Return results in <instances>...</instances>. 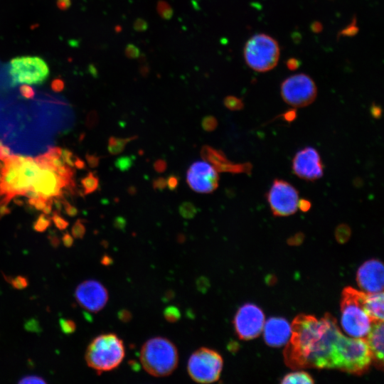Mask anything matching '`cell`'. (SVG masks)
<instances>
[{
  "instance_id": "9c48e42d",
  "label": "cell",
  "mask_w": 384,
  "mask_h": 384,
  "mask_svg": "<svg viewBox=\"0 0 384 384\" xmlns=\"http://www.w3.org/2000/svg\"><path fill=\"white\" fill-rule=\"evenodd\" d=\"M223 366V358L217 351L202 347L190 356L187 370L191 378L195 382L212 383L219 379Z\"/></svg>"
},
{
  "instance_id": "4fadbf2b",
  "label": "cell",
  "mask_w": 384,
  "mask_h": 384,
  "mask_svg": "<svg viewBox=\"0 0 384 384\" xmlns=\"http://www.w3.org/2000/svg\"><path fill=\"white\" fill-rule=\"evenodd\" d=\"M292 170L305 181H314L321 178L324 166L319 152L311 146L297 151L292 160Z\"/></svg>"
},
{
  "instance_id": "83f0119b",
  "label": "cell",
  "mask_w": 384,
  "mask_h": 384,
  "mask_svg": "<svg viewBox=\"0 0 384 384\" xmlns=\"http://www.w3.org/2000/svg\"><path fill=\"white\" fill-rule=\"evenodd\" d=\"M217 119L212 115H208L203 118L201 121L202 128L206 132H213L218 127Z\"/></svg>"
},
{
  "instance_id": "44dd1931",
  "label": "cell",
  "mask_w": 384,
  "mask_h": 384,
  "mask_svg": "<svg viewBox=\"0 0 384 384\" xmlns=\"http://www.w3.org/2000/svg\"><path fill=\"white\" fill-rule=\"evenodd\" d=\"M137 137L138 136L137 135L126 138H119L112 136L108 140V151L112 155H117L124 151L126 145L129 142L137 139Z\"/></svg>"
},
{
  "instance_id": "ffe728a7",
  "label": "cell",
  "mask_w": 384,
  "mask_h": 384,
  "mask_svg": "<svg viewBox=\"0 0 384 384\" xmlns=\"http://www.w3.org/2000/svg\"><path fill=\"white\" fill-rule=\"evenodd\" d=\"M201 156L205 161L209 162L217 171L220 167L230 162L221 151L208 145H204L201 150Z\"/></svg>"
},
{
  "instance_id": "484cf974",
  "label": "cell",
  "mask_w": 384,
  "mask_h": 384,
  "mask_svg": "<svg viewBox=\"0 0 384 384\" xmlns=\"http://www.w3.org/2000/svg\"><path fill=\"white\" fill-rule=\"evenodd\" d=\"M134 161V156H121L115 160L114 165L118 170L124 172L132 167Z\"/></svg>"
},
{
  "instance_id": "11a10c76",
  "label": "cell",
  "mask_w": 384,
  "mask_h": 384,
  "mask_svg": "<svg viewBox=\"0 0 384 384\" xmlns=\"http://www.w3.org/2000/svg\"><path fill=\"white\" fill-rule=\"evenodd\" d=\"M63 241L65 242V244L68 242L69 245H70L73 242V240H72L71 236L69 234H66L65 235L63 238Z\"/></svg>"
},
{
  "instance_id": "f907efd6",
  "label": "cell",
  "mask_w": 384,
  "mask_h": 384,
  "mask_svg": "<svg viewBox=\"0 0 384 384\" xmlns=\"http://www.w3.org/2000/svg\"><path fill=\"white\" fill-rule=\"evenodd\" d=\"M149 67L147 64H142L139 68V73L144 77L146 78L149 74Z\"/></svg>"
},
{
  "instance_id": "7c38bea8",
  "label": "cell",
  "mask_w": 384,
  "mask_h": 384,
  "mask_svg": "<svg viewBox=\"0 0 384 384\" xmlns=\"http://www.w3.org/2000/svg\"><path fill=\"white\" fill-rule=\"evenodd\" d=\"M264 324V313L252 304L242 306L234 319L236 334L242 340H250L257 337L261 334Z\"/></svg>"
},
{
  "instance_id": "bcb514c9",
  "label": "cell",
  "mask_w": 384,
  "mask_h": 384,
  "mask_svg": "<svg viewBox=\"0 0 384 384\" xmlns=\"http://www.w3.org/2000/svg\"><path fill=\"white\" fill-rule=\"evenodd\" d=\"M86 159L91 167H95L99 164L100 158L97 156L87 154Z\"/></svg>"
},
{
  "instance_id": "8d00e7d4",
  "label": "cell",
  "mask_w": 384,
  "mask_h": 384,
  "mask_svg": "<svg viewBox=\"0 0 384 384\" xmlns=\"http://www.w3.org/2000/svg\"><path fill=\"white\" fill-rule=\"evenodd\" d=\"M153 188L155 191H163L166 187V180L164 177H158L152 182Z\"/></svg>"
},
{
  "instance_id": "f35d334b",
  "label": "cell",
  "mask_w": 384,
  "mask_h": 384,
  "mask_svg": "<svg viewBox=\"0 0 384 384\" xmlns=\"http://www.w3.org/2000/svg\"><path fill=\"white\" fill-rule=\"evenodd\" d=\"M20 383H45L46 381L36 375L26 376L19 381Z\"/></svg>"
},
{
  "instance_id": "7dc6e473",
  "label": "cell",
  "mask_w": 384,
  "mask_h": 384,
  "mask_svg": "<svg viewBox=\"0 0 384 384\" xmlns=\"http://www.w3.org/2000/svg\"><path fill=\"white\" fill-rule=\"evenodd\" d=\"M11 155V151L9 147L4 146L3 144L0 146V159L4 161L5 159L9 157Z\"/></svg>"
},
{
  "instance_id": "5bb4252c",
  "label": "cell",
  "mask_w": 384,
  "mask_h": 384,
  "mask_svg": "<svg viewBox=\"0 0 384 384\" xmlns=\"http://www.w3.org/2000/svg\"><path fill=\"white\" fill-rule=\"evenodd\" d=\"M186 181L193 191L208 193L218 187L219 176L210 164L198 161L193 163L187 171Z\"/></svg>"
},
{
  "instance_id": "60d3db41",
  "label": "cell",
  "mask_w": 384,
  "mask_h": 384,
  "mask_svg": "<svg viewBox=\"0 0 384 384\" xmlns=\"http://www.w3.org/2000/svg\"><path fill=\"white\" fill-rule=\"evenodd\" d=\"M53 220L55 223L56 226L60 229H65L68 225V223L57 213L53 214Z\"/></svg>"
},
{
  "instance_id": "277c9868",
  "label": "cell",
  "mask_w": 384,
  "mask_h": 384,
  "mask_svg": "<svg viewBox=\"0 0 384 384\" xmlns=\"http://www.w3.org/2000/svg\"><path fill=\"white\" fill-rule=\"evenodd\" d=\"M371 363V353L365 338L341 335L336 346L333 369L361 375L368 370Z\"/></svg>"
},
{
  "instance_id": "9a60e30c",
  "label": "cell",
  "mask_w": 384,
  "mask_h": 384,
  "mask_svg": "<svg viewBox=\"0 0 384 384\" xmlns=\"http://www.w3.org/2000/svg\"><path fill=\"white\" fill-rule=\"evenodd\" d=\"M75 294L78 303L84 309L91 312L102 310L108 301L107 289L100 282L93 279L80 284Z\"/></svg>"
},
{
  "instance_id": "8fae6325",
  "label": "cell",
  "mask_w": 384,
  "mask_h": 384,
  "mask_svg": "<svg viewBox=\"0 0 384 384\" xmlns=\"http://www.w3.org/2000/svg\"><path fill=\"white\" fill-rule=\"evenodd\" d=\"M267 199L274 216H288L297 210L298 191L284 180H274L267 194Z\"/></svg>"
},
{
  "instance_id": "ba28073f",
  "label": "cell",
  "mask_w": 384,
  "mask_h": 384,
  "mask_svg": "<svg viewBox=\"0 0 384 384\" xmlns=\"http://www.w3.org/2000/svg\"><path fill=\"white\" fill-rule=\"evenodd\" d=\"M10 84L41 85L48 78L50 69L47 63L38 56H18L9 62Z\"/></svg>"
},
{
  "instance_id": "ee69618b",
  "label": "cell",
  "mask_w": 384,
  "mask_h": 384,
  "mask_svg": "<svg viewBox=\"0 0 384 384\" xmlns=\"http://www.w3.org/2000/svg\"><path fill=\"white\" fill-rule=\"evenodd\" d=\"M297 112L295 110H291L282 114V118L287 122H291L295 119Z\"/></svg>"
},
{
  "instance_id": "f546056e",
  "label": "cell",
  "mask_w": 384,
  "mask_h": 384,
  "mask_svg": "<svg viewBox=\"0 0 384 384\" xmlns=\"http://www.w3.org/2000/svg\"><path fill=\"white\" fill-rule=\"evenodd\" d=\"M140 54V50L137 46L132 43H128L124 49V55L127 58L135 59L137 58Z\"/></svg>"
},
{
  "instance_id": "e575fe53",
  "label": "cell",
  "mask_w": 384,
  "mask_h": 384,
  "mask_svg": "<svg viewBox=\"0 0 384 384\" xmlns=\"http://www.w3.org/2000/svg\"><path fill=\"white\" fill-rule=\"evenodd\" d=\"M85 233V225L78 220L73 228V235L75 238H82Z\"/></svg>"
},
{
  "instance_id": "6f0895ef",
  "label": "cell",
  "mask_w": 384,
  "mask_h": 384,
  "mask_svg": "<svg viewBox=\"0 0 384 384\" xmlns=\"http://www.w3.org/2000/svg\"><path fill=\"white\" fill-rule=\"evenodd\" d=\"M115 30H116L117 31H121V28H120L119 26H117Z\"/></svg>"
},
{
  "instance_id": "4dcf8cb0",
  "label": "cell",
  "mask_w": 384,
  "mask_h": 384,
  "mask_svg": "<svg viewBox=\"0 0 384 384\" xmlns=\"http://www.w3.org/2000/svg\"><path fill=\"white\" fill-rule=\"evenodd\" d=\"M50 224L49 220L45 216V215H41L37 219L34 228L38 231L45 230Z\"/></svg>"
},
{
  "instance_id": "3957f363",
  "label": "cell",
  "mask_w": 384,
  "mask_h": 384,
  "mask_svg": "<svg viewBox=\"0 0 384 384\" xmlns=\"http://www.w3.org/2000/svg\"><path fill=\"white\" fill-rule=\"evenodd\" d=\"M140 362L151 375L164 377L171 374L178 363L176 346L164 337H154L146 341L140 351Z\"/></svg>"
},
{
  "instance_id": "836d02e7",
  "label": "cell",
  "mask_w": 384,
  "mask_h": 384,
  "mask_svg": "<svg viewBox=\"0 0 384 384\" xmlns=\"http://www.w3.org/2000/svg\"><path fill=\"white\" fill-rule=\"evenodd\" d=\"M350 235V229L346 225H341L336 230V237L338 240H345Z\"/></svg>"
},
{
  "instance_id": "52a82bcc",
  "label": "cell",
  "mask_w": 384,
  "mask_h": 384,
  "mask_svg": "<svg viewBox=\"0 0 384 384\" xmlns=\"http://www.w3.org/2000/svg\"><path fill=\"white\" fill-rule=\"evenodd\" d=\"M244 57L247 65L252 70L266 72L277 64L279 47L271 36L264 33L257 34L247 41Z\"/></svg>"
},
{
  "instance_id": "603a6c76",
  "label": "cell",
  "mask_w": 384,
  "mask_h": 384,
  "mask_svg": "<svg viewBox=\"0 0 384 384\" xmlns=\"http://www.w3.org/2000/svg\"><path fill=\"white\" fill-rule=\"evenodd\" d=\"M81 182L85 194L91 193L95 191L99 187V178L93 172H89L88 174L82 179Z\"/></svg>"
},
{
  "instance_id": "4316f807",
  "label": "cell",
  "mask_w": 384,
  "mask_h": 384,
  "mask_svg": "<svg viewBox=\"0 0 384 384\" xmlns=\"http://www.w3.org/2000/svg\"><path fill=\"white\" fill-rule=\"evenodd\" d=\"M223 102L225 106L232 111L240 110L244 107L242 101L235 96H227Z\"/></svg>"
},
{
  "instance_id": "30bf717a",
  "label": "cell",
  "mask_w": 384,
  "mask_h": 384,
  "mask_svg": "<svg viewBox=\"0 0 384 384\" xmlns=\"http://www.w3.org/2000/svg\"><path fill=\"white\" fill-rule=\"evenodd\" d=\"M281 95L288 105L294 107H304L314 101L316 87L309 75L304 73L296 74L283 81Z\"/></svg>"
},
{
  "instance_id": "c3c4849f",
  "label": "cell",
  "mask_w": 384,
  "mask_h": 384,
  "mask_svg": "<svg viewBox=\"0 0 384 384\" xmlns=\"http://www.w3.org/2000/svg\"><path fill=\"white\" fill-rule=\"evenodd\" d=\"M370 113L374 118L378 119L381 116L382 110L379 106L374 105L370 107Z\"/></svg>"
},
{
  "instance_id": "9f6ffc18",
  "label": "cell",
  "mask_w": 384,
  "mask_h": 384,
  "mask_svg": "<svg viewBox=\"0 0 384 384\" xmlns=\"http://www.w3.org/2000/svg\"><path fill=\"white\" fill-rule=\"evenodd\" d=\"M137 192V189L135 188L134 186H130L128 188V193L131 195H134Z\"/></svg>"
},
{
  "instance_id": "b9f144b4",
  "label": "cell",
  "mask_w": 384,
  "mask_h": 384,
  "mask_svg": "<svg viewBox=\"0 0 384 384\" xmlns=\"http://www.w3.org/2000/svg\"><path fill=\"white\" fill-rule=\"evenodd\" d=\"M311 206V203L309 201L306 199H299L297 207L302 211V212H307Z\"/></svg>"
},
{
  "instance_id": "7a4b0ae2",
  "label": "cell",
  "mask_w": 384,
  "mask_h": 384,
  "mask_svg": "<svg viewBox=\"0 0 384 384\" xmlns=\"http://www.w3.org/2000/svg\"><path fill=\"white\" fill-rule=\"evenodd\" d=\"M0 178V196L7 203L14 196H25L33 205L45 198L55 181V170L45 154L33 159L9 156L4 160Z\"/></svg>"
},
{
  "instance_id": "74e56055",
  "label": "cell",
  "mask_w": 384,
  "mask_h": 384,
  "mask_svg": "<svg viewBox=\"0 0 384 384\" xmlns=\"http://www.w3.org/2000/svg\"><path fill=\"white\" fill-rule=\"evenodd\" d=\"M50 86L54 92H60L64 89L65 83L61 78H55L52 80Z\"/></svg>"
},
{
  "instance_id": "816d5d0a",
  "label": "cell",
  "mask_w": 384,
  "mask_h": 384,
  "mask_svg": "<svg viewBox=\"0 0 384 384\" xmlns=\"http://www.w3.org/2000/svg\"><path fill=\"white\" fill-rule=\"evenodd\" d=\"M74 164L78 167V169H83L85 168V163L83 161H82L80 159L77 158L76 161L74 162Z\"/></svg>"
},
{
  "instance_id": "d6986e66",
  "label": "cell",
  "mask_w": 384,
  "mask_h": 384,
  "mask_svg": "<svg viewBox=\"0 0 384 384\" xmlns=\"http://www.w3.org/2000/svg\"><path fill=\"white\" fill-rule=\"evenodd\" d=\"M383 292L365 294L364 308L373 321H383Z\"/></svg>"
},
{
  "instance_id": "6da1fadb",
  "label": "cell",
  "mask_w": 384,
  "mask_h": 384,
  "mask_svg": "<svg viewBox=\"0 0 384 384\" xmlns=\"http://www.w3.org/2000/svg\"><path fill=\"white\" fill-rule=\"evenodd\" d=\"M342 334L329 314L318 319L299 314L291 326V336L283 355L286 365L294 369H333L336 343Z\"/></svg>"
},
{
  "instance_id": "ac0fdd59",
  "label": "cell",
  "mask_w": 384,
  "mask_h": 384,
  "mask_svg": "<svg viewBox=\"0 0 384 384\" xmlns=\"http://www.w3.org/2000/svg\"><path fill=\"white\" fill-rule=\"evenodd\" d=\"M383 321H373L365 338L371 353L372 362L380 370L383 367Z\"/></svg>"
},
{
  "instance_id": "2e32d148",
  "label": "cell",
  "mask_w": 384,
  "mask_h": 384,
  "mask_svg": "<svg viewBox=\"0 0 384 384\" xmlns=\"http://www.w3.org/2000/svg\"><path fill=\"white\" fill-rule=\"evenodd\" d=\"M358 286L367 293L383 292V266L378 260H370L363 263L357 272Z\"/></svg>"
},
{
  "instance_id": "f5cc1de1",
  "label": "cell",
  "mask_w": 384,
  "mask_h": 384,
  "mask_svg": "<svg viewBox=\"0 0 384 384\" xmlns=\"http://www.w3.org/2000/svg\"><path fill=\"white\" fill-rule=\"evenodd\" d=\"M89 71L94 77L97 76V70L93 65H90Z\"/></svg>"
},
{
  "instance_id": "f6af8a7d",
  "label": "cell",
  "mask_w": 384,
  "mask_h": 384,
  "mask_svg": "<svg viewBox=\"0 0 384 384\" xmlns=\"http://www.w3.org/2000/svg\"><path fill=\"white\" fill-rule=\"evenodd\" d=\"M127 224V221L122 216H117L114 220V225L118 229H123Z\"/></svg>"
},
{
  "instance_id": "7bdbcfd3",
  "label": "cell",
  "mask_w": 384,
  "mask_h": 384,
  "mask_svg": "<svg viewBox=\"0 0 384 384\" xmlns=\"http://www.w3.org/2000/svg\"><path fill=\"white\" fill-rule=\"evenodd\" d=\"M71 5V0H56V6L60 11H67Z\"/></svg>"
},
{
  "instance_id": "d4e9b609",
  "label": "cell",
  "mask_w": 384,
  "mask_h": 384,
  "mask_svg": "<svg viewBox=\"0 0 384 384\" xmlns=\"http://www.w3.org/2000/svg\"><path fill=\"white\" fill-rule=\"evenodd\" d=\"M178 211L183 218L191 219L196 215L197 208L192 202L185 201L179 206Z\"/></svg>"
},
{
  "instance_id": "d6a6232c",
  "label": "cell",
  "mask_w": 384,
  "mask_h": 384,
  "mask_svg": "<svg viewBox=\"0 0 384 384\" xmlns=\"http://www.w3.org/2000/svg\"><path fill=\"white\" fill-rule=\"evenodd\" d=\"M19 92L26 99H32L35 95L34 90L27 84H22L19 87Z\"/></svg>"
},
{
  "instance_id": "1f68e13d",
  "label": "cell",
  "mask_w": 384,
  "mask_h": 384,
  "mask_svg": "<svg viewBox=\"0 0 384 384\" xmlns=\"http://www.w3.org/2000/svg\"><path fill=\"white\" fill-rule=\"evenodd\" d=\"M148 26L149 24L147 21L142 18H137L133 23V28L137 32L146 31L148 28Z\"/></svg>"
},
{
  "instance_id": "f1b7e54d",
  "label": "cell",
  "mask_w": 384,
  "mask_h": 384,
  "mask_svg": "<svg viewBox=\"0 0 384 384\" xmlns=\"http://www.w3.org/2000/svg\"><path fill=\"white\" fill-rule=\"evenodd\" d=\"M164 315L166 320L169 322H176L181 316L179 309L173 306L166 308Z\"/></svg>"
},
{
  "instance_id": "cb8c5ba5",
  "label": "cell",
  "mask_w": 384,
  "mask_h": 384,
  "mask_svg": "<svg viewBox=\"0 0 384 384\" xmlns=\"http://www.w3.org/2000/svg\"><path fill=\"white\" fill-rule=\"evenodd\" d=\"M156 11L159 16L164 20H170L174 15L171 6L164 0L158 1Z\"/></svg>"
},
{
  "instance_id": "7402d4cb",
  "label": "cell",
  "mask_w": 384,
  "mask_h": 384,
  "mask_svg": "<svg viewBox=\"0 0 384 384\" xmlns=\"http://www.w3.org/2000/svg\"><path fill=\"white\" fill-rule=\"evenodd\" d=\"M312 377L304 371H297L286 375L281 383H314Z\"/></svg>"
},
{
  "instance_id": "d590c367",
  "label": "cell",
  "mask_w": 384,
  "mask_h": 384,
  "mask_svg": "<svg viewBox=\"0 0 384 384\" xmlns=\"http://www.w3.org/2000/svg\"><path fill=\"white\" fill-rule=\"evenodd\" d=\"M179 178L178 176L171 174L166 179V186L170 191H174L178 186Z\"/></svg>"
},
{
  "instance_id": "ab89813d",
  "label": "cell",
  "mask_w": 384,
  "mask_h": 384,
  "mask_svg": "<svg viewBox=\"0 0 384 384\" xmlns=\"http://www.w3.org/2000/svg\"><path fill=\"white\" fill-rule=\"evenodd\" d=\"M167 168V163L164 159H157L154 163V169L158 173H163Z\"/></svg>"
},
{
  "instance_id": "db71d44e",
  "label": "cell",
  "mask_w": 384,
  "mask_h": 384,
  "mask_svg": "<svg viewBox=\"0 0 384 384\" xmlns=\"http://www.w3.org/2000/svg\"><path fill=\"white\" fill-rule=\"evenodd\" d=\"M67 212L69 215H75L77 213V209L69 206L68 208H67Z\"/></svg>"
},
{
  "instance_id": "8992f818",
  "label": "cell",
  "mask_w": 384,
  "mask_h": 384,
  "mask_svg": "<svg viewBox=\"0 0 384 384\" xmlns=\"http://www.w3.org/2000/svg\"><path fill=\"white\" fill-rule=\"evenodd\" d=\"M125 348L123 341L114 334H101L87 346L85 361L97 373L110 371L123 361Z\"/></svg>"
},
{
  "instance_id": "681fc988",
  "label": "cell",
  "mask_w": 384,
  "mask_h": 384,
  "mask_svg": "<svg viewBox=\"0 0 384 384\" xmlns=\"http://www.w3.org/2000/svg\"><path fill=\"white\" fill-rule=\"evenodd\" d=\"M119 317L122 321H127L131 319L132 315L129 311L122 310L119 313Z\"/></svg>"
},
{
  "instance_id": "5b68a950",
  "label": "cell",
  "mask_w": 384,
  "mask_h": 384,
  "mask_svg": "<svg viewBox=\"0 0 384 384\" xmlns=\"http://www.w3.org/2000/svg\"><path fill=\"white\" fill-rule=\"evenodd\" d=\"M365 292L346 287L341 302V324L345 332L353 338H366L373 321L363 305Z\"/></svg>"
},
{
  "instance_id": "e0dca14e",
  "label": "cell",
  "mask_w": 384,
  "mask_h": 384,
  "mask_svg": "<svg viewBox=\"0 0 384 384\" xmlns=\"http://www.w3.org/2000/svg\"><path fill=\"white\" fill-rule=\"evenodd\" d=\"M291 336V326L283 318L269 319L264 327V337L267 344L279 347L287 343Z\"/></svg>"
}]
</instances>
